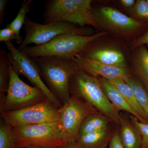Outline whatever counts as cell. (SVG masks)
<instances>
[{
  "label": "cell",
  "mask_w": 148,
  "mask_h": 148,
  "mask_svg": "<svg viewBox=\"0 0 148 148\" xmlns=\"http://www.w3.org/2000/svg\"><path fill=\"white\" fill-rule=\"evenodd\" d=\"M43 80L63 106L71 98L69 83L71 78L79 70L73 60L57 57L33 58Z\"/></svg>",
  "instance_id": "obj_1"
},
{
  "label": "cell",
  "mask_w": 148,
  "mask_h": 148,
  "mask_svg": "<svg viewBox=\"0 0 148 148\" xmlns=\"http://www.w3.org/2000/svg\"><path fill=\"white\" fill-rule=\"evenodd\" d=\"M69 91L86 102L115 124H119L120 115L107 98L98 77L78 70L71 78Z\"/></svg>",
  "instance_id": "obj_2"
},
{
  "label": "cell",
  "mask_w": 148,
  "mask_h": 148,
  "mask_svg": "<svg viewBox=\"0 0 148 148\" xmlns=\"http://www.w3.org/2000/svg\"><path fill=\"white\" fill-rule=\"evenodd\" d=\"M108 34L100 32L90 36L67 34L59 35L49 42L40 45L27 46L18 50L29 58L50 56L73 60L90 44Z\"/></svg>",
  "instance_id": "obj_3"
},
{
  "label": "cell",
  "mask_w": 148,
  "mask_h": 148,
  "mask_svg": "<svg viewBox=\"0 0 148 148\" xmlns=\"http://www.w3.org/2000/svg\"><path fill=\"white\" fill-rule=\"evenodd\" d=\"M91 0H51L44 14L45 23L64 22L98 29L92 15Z\"/></svg>",
  "instance_id": "obj_4"
},
{
  "label": "cell",
  "mask_w": 148,
  "mask_h": 148,
  "mask_svg": "<svg viewBox=\"0 0 148 148\" xmlns=\"http://www.w3.org/2000/svg\"><path fill=\"white\" fill-rule=\"evenodd\" d=\"M11 134L16 148L63 147L66 145L58 122L11 127Z\"/></svg>",
  "instance_id": "obj_5"
},
{
  "label": "cell",
  "mask_w": 148,
  "mask_h": 148,
  "mask_svg": "<svg viewBox=\"0 0 148 148\" xmlns=\"http://www.w3.org/2000/svg\"><path fill=\"white\" fill-rule=\"evenodd\" d=\"M58 111L59 128L66 145L76 143L79 138L80 128L84 120L90 115L98 112L90 104L74 95H71L69 101Z\"/></svg>",
  "instance_id": "obj_6"
},
{
  "label": "cell",
  "mask_w": 148,
  "mask_h": 148,
  "mask_svg": "<svg viewBox=\"0 0 148 148\" xmlns=\"http://www.w3.org/2000/svg\"><path fill=\"white\" fill-rule=\"evenodd\" d=\"M26 36L18 49L21 50L30 44L40 45L49 42L63 34H72L90 36L92 29L64 22H50L40 24L26 18L24 25Z\"/></svg>",
  "instance_id": "obj_7"
},
{
  "label": "cell",
  "mask_w": 148,
  "mask_h": 148,
  "mask_svg": "<svg viewBox=\"0 0 148 148\" xmlns=\"http://www.w3.org/2000/svg\"><path fill=\"white\" fill-rule=\"evenodd\" d=\"M46 99L40 88L29 85L21 80L10 63V81L5 97L0 101L1 113L25 108Z\"/></svg>",
  "instance_id": "obj_8"
},
{
  "label": "cell",
  "mask_w": 148,
  "mask_h": 148,
  "mask_svg": "<svg viewBox=\"0 0 148 148\" xmlns=\"http://www.w3.org/2000/svg\"><path fill=\"white\" fill-rule=\"evenodd\" d=\"M59 109L48 99L25 108L1 113V118L12 127L59 122Z\"/></svg>",
  "instance_id": "obj_9"
},
{
  "label": "cell",
  "mask_w": 148,
  "mask_h": 148,
  "mask_svg": "<svg viewBox=\"0 0 148 148\" xmlns=\"http://www.w3.org/2000/svg\"><path fill=\"white\" fill-rule=\"evenodd\" d=\"M5 45L9 51V59L14 71L18 75L26 77L34 86L38 88L44 92L49 101L58 109L61 108L62 105L44 82L38 69L33 59L21 53L12 42H5Z\"/></svg>",
  "instance_id": "obj_10"
},
{
  "label": "cell",
  "mask_w": 148,
  "mask_h": 148,
  "mask_svg": "<svg viewBox=\"0 0 148 148\" xmlns=\"http://www.w3.org/2000/svg\"><path fill=\"white\" fill-rule=\"evenodd\" d=\"M92 15L98 28L121 35L131 34L147 25L109 7L92 8Z\"/></svg>",
  "instance_id": "obj_11"
},
{
  "label": "cell",
  "mask_w": 148,
  "mask_h": 148,
  "mask_svg": "<svg viewBox=\"0 0 148 148\" xmlns=\"http://www.w3.org/2000/svg\"><path fill=\"white\" fill-rule=\"evenodd\" d=\"M73 60L79 70L93 76L108 79H121L126 80L133 76L127 68L109 66L77 54Z\"/></svg>",
  "instance_id": "obj_12"
},
{
  "label": "cell",
  "mask_w": 148,
  "mask_h": 148,
  "mask_svg": "<svg viewBox=\"0 0 148 148\" xmlns=\"http://www.w3.org/2000/svg\"><path fill=\"white\" fill-rule=\"evenodd\" d=\"M79 54L106 65L127 68L124 54L116 48L94 47L90 45Z\"/></svg>",
  "instance_id": "obj_13"
},
{
  "label": "cell",
  "mask_w": 148,
  "mask_h": 148,
  "mask_svg": "<svg viewBox=\"0 0 148 148\" xmlns=\"http://www.w3.org/2000/svg\"><path fill=\"white\" fill-rule=\"evenodd\" d=\"M101 87L107 98L118 112L125 111L131 114L140 121L145 123L138 113L125 101L118 90L107 79L98 77Z\"/></svg>",
  "instance_id": "obj_14"
},
{
  "label": "cell",
  "mask_w": 148,
  "mask_h": 148,
  "mask_svg": "<svg viewBox=\"0 0 148 148\" xmlns=\"http://www.w3.org/2000/svg\"><path fill=\"white\" fill-rule=\"evenodd\" d=\"M119 135L125 148H141V141L138 130L130 121L120 115Z\"/></svg>",
  "instance_id": "obj_15"
},
{
  "label": "cell",
  "mask_w": 148,
  "mask_h": 148,
  "mask_svg": "<svg viewBox=\"0 0 148 148\" xmlns=\"http://www.w3.org/2000/svg\"><path fill=\"white\" fill-rule=\"evenodd\" d=\"M111 135L108 129L80 135L76 142L81 148H107Z\"/></svg>",
  "instance_id": "obj_16"
},
{
  "label": "cell",
  "mask_w": 148,
  "mask_h": 148,
  "mask_svg": "<svg viewBox=\"0 0 148 148\" xmlns=\"http://www.w3.org/2000/svg\"><path fill=\"white\" fill-rule=\"evenodd\" d=\"M133 59V68L138 78L148 92V49L145 46L138 47Z\"/></svg>",
  "instance_id": "obj_17"
},
{
  "label": "cell",
  "mask_w": 148,
  "mask_h": 148,
  "mask_svg": "<svg viewBox=\"0 0 148 148\" xmlns=\"http://www.w3.org/2000/svg\"><path fill=\"white\" fill-rule=\"evenodd\" d=\"M108 80L115 86L125 101L138 113L144 122L148 123V117L140 107L135 92L132 88L124 80L118 79Z\"/></svg>",
  "instance_id": "obj_18"
},
{
  "label": "cell",
  "mask_w": 148,
  "mask_h": 148,
  "mask_svg": "<svg viewBox=\"0 0 148 148\" xmlns=\"http://www.w3.org/2000/svg\"><path fill=\"white\" fill-rule=\"evenodd\" d=\"M110 120L99 112L88 116L84 121L79 130V135L108 129Z\"/></svg>",
  "instance_id": "obj_19"
},
{
  "label": "cell",
  "mask_w": 148,
  "mask_h": 148,
  "mask_svg": "<svg viewBox=\"0 0 148 148\" xmlns=\"http://www.w3.org/2000/svg\"><path fill=\"white\" fill-rule=\"evenodd\" d=\"M32 2V0H25L21 3L17 15L13 21L7 26V27L10 28L14 32L17 38L16 43L20 45L23 41L22 37L20 36V31L25 24L27 18L26 14L30 10Z\"/></svg>",
  "instance_id": "obj_20"
},
{
  "label": "cell",
  "mask_w": 148,
  "mask_h": 148,
  "mask_svg": "<svg viewBox=\"0 0 148 148\" xmlns=\"http://www.w3.org/2000/svg\"><path fill=\"white\" fill-rule=\"evenodd\" d=\"M10 81V62L8 53L0 51V98L5 97Z\"/></svg>",
  "instance_id": "obj_21"
},
{
  "label": "cell",
  "mask_w": 148,
  "mask_h": 148,
  "mask_svg": "<svg viewBox=\"0 0 148 148\" xmlns=\"http://www.w3.org/2000/svg\"><path fill=\"white\" fill-rule=\"evenodd\" d=\"M135 92L138 103L148 118V92L140 79L132 76L125 81Z\"/></svg>",
  "instance_id": "obj_22"
},
{
  "label": "cell",
  "mask_w": 148,
  "mask_h": 148,
  "mask_svg": "<svg viewBox=\"0 0 148 148\" xmlns=\"http://www.w3.org/2000/svg\"><path fill=\"white\" fill-rule=\"evenodd\" d=\"M0 148H16L11 134V127L1 118L0 121Z\"/></svg>",
  "instance_id": "obj_23"
},
{
  "label": "cell",
  "mask_w": 148,
  "mask_h": 148,
  "mask_svg": "<svg viewBox=\"0 0 148 148\" xmlns=\"http://www.w3.org/2000/svg\"><path fill=\"white\" fill-rule=\"evenodd\" d=\"M130 120L138 130L141 141V148H148V123L140 121L131 115Z\"/></svg>",
  "instance_id": "obj_24"
},
{
  "label": "cell",
  "mask_w": 148,
  "mask_h": 148,
  "mask_svg": "<svg viewBox=\"0 0 148 148\" xmlns=\"http://www.w3.org/2000/svg\"><path fill=\"white\" fill-rule=\"evenodd\" d=\"M133 10L135 15L143 22L146 24L148 22V2L147 0L136 1Z\"/></svg>",
  "instance_id": "obj_25"
},
{
  "label": "cell",
  "mask_w": 148,
  "mask_h": 148,
  "mask_svg": "<svg viewBox=\"0 0 148 148\" xmlns=\"http://www.w3.org/2000/svg\"><path fill=\"white\" fill-rule=\"evenodd\" d=\"M17 40L16 35L12 30L6 27L0 30V42H11L12 40Z\"/></svg>",
  "instance_id": "obj_26"
},
{
  "label": "cell",
  "mask_w": 148,
  "mask_h": 148,
  "mask_svg": "<svg viewBox=\"0 0 148 148\" xmlns=\"http://www.w3.org/2000/svg\"><path fill=\"white\" fill-rule=\"evenodd\" d=\"M148 46V31L130 44V49L138 48L142 46Z\"/></svg>",
  "instance_id": "obj_27"
},
{
  "label": "cell",
  "mask_w": 148,
  "mask_h": 148,
  "mask_svg": "<svg viewBox=\"0 0 148 148\" xmlns=\"http://www.w3.org/2000/svg\"><path fill=\"white\" fill-rule=\"evenodd\" d=\"M109 145L110 148H125L121 140L119 132H116L111 136Z\"/></svg>",
  "instance_id": "obj_28"
},
{
  "label": "cell",
  "mask_w": 148,
  "mask_h": 148,
  "mask_svg": "<svg viewBox=\"0 0 148 148\" xmlns=\"http://www.w3.org/2000/svg\"><path fill=\"white\" fill-rule=\"evenodd\" d=\"M136 1L135 0H121V4L125 8L133 10L135 7Z\"/></svg>",
  "instance_id": "obj_29"
},
{
  "label": "cell",
  "mask_w": 148,
  "mask_h": 148,
  "mask_svg": "<svg viewBox=\"0 0 148 148\" xmlns=\"http://www.w3.org/2000/svg\"><path fill=\"white\" fill-rule=\"evenodd\" d=\"M8 1L7 0H0V22H2L5 13L6 6Z\"/></svg>",
  "instance_id": "obj_30"
},
{
  "label": "cell",
  "mask_w": 148,
  "mask_h": 148,
  "mask_svg": "<svg viewBox=\"0 0 148 148\" xmlns=\"http://www.w3.org/2000/svg\"><path fill=\"white\" fill-rule=\"evenodd\" d=\"M65 148H81L79 146L77 145L76 143H72V144L66 145L64 147Z\"/></svg>",
  "instance_id": "obj_31"
},
{
  "label": "cell",
  "mask_w": 148,
  "mask_h": 148,
  "mask_svg": "<svg viewBox=\"0 0 148 148\" xmlns=\"http://www.w3.org/2000/svg\"><path fill=\"white\" fill-rule=\"evenodd\" d=\"M65 147V146H64ZM64 147H57V148H52V147H24L22 148H65Z\"/></svg>",
  "instance_id": "obj_32"
},
{
  "label": "cell",
  "mask_w": 148,
  "mask_h": 148,
  "mask_svg": "<svg viewBox=\"0 0 148 148\" xmlns=\"http://www.w3.org/2000/svg\"><path fill=\"white\" fill-rule=\"evenodd\" d=\"M147 1L148 2V0H147Z\"/></svg>",
  "instance_id": "obj_33"
},
{
  "label": "cell",
  "mask_w": 148,
  "mask_h": 148,
  "mask_svg": "<svg viewBox=\"0 0 148 148\" xmlns=\"http://www.w3.org/2000/svg\"><path fill=\"white\" fill-rule=\"evenodd\" d=\"M147 47L148 48V46H147Z\"/></svg>",
  "instance_id": "obj_34"
}]
</instances>
